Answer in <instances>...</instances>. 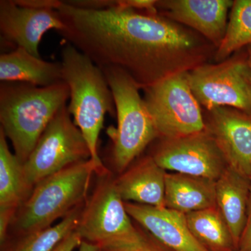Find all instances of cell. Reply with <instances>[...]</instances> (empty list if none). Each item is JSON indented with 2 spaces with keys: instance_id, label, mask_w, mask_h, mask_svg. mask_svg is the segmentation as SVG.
I'll return each mask as SVG.
<instances>
[{
  "instance_id": "obj_9",
  "label": "cell",
  "mask_w": 251,
  "mask_h": 251,
  "mask_svg": "<svg viewBox=\"0 0 251 251\" xmlns=\"http://www.w3.org/2000/svg\"><path fill=\"white\" fill-rule=\"evenodd\" d=\"M198 101L208 110L229 107L251 115V69L248 53H237L219 64H201L188 72Z\"/></svg>"
},
{
  "instance_id": "obj_18",
  "label": "cell",
  "mask_w": 251,
  "mask_h": 251,
  "mask_svg": "<svg viewBox=\"0 0 251 251\" xmlns=\"http://www.w3.org/2000/svg\"><path fill=\"white\" fill-rule=\"evenodd\" d=\"M216 205V181L181 173L166 175L165 206L187 214Z\"/></svg>"
},
{
  "instance_id": "obj_4",
  "label": "cell",
  "mask_w": 251,
  "mask_h": 251,
  "mask_svg": "<svg viewBox=\"0 0 251 251\" xmlns=\"http://www.w3.org/2000/svg\"><path fill=\"white\" fill-rule=\"evenodd\" d=\"M97 175L90 159L67 167L34 186L30 196L18 209L8 237L42 230L63 219L88 198L91 181Z\"/></svg>"
},
{
  "instance_id": "obj_11",
  "label": "cell",
  "mask_w": 251,
  "mask_h": 251,
  "mask_svg": "<svg viewBox=\"0 0 251 251\" xmlns=\"http://www.w3.org/2000/svg\"><path fill=\"white\" fill-rule=\"evenodd\" d=\"M55 9L18 4L15 0L0 1V32L4 40L40 57L41 39L50 29H64Z\"/></svg>"
},
{
  "instance_id": "obj_2",
  "label": "cell",
  "mask_w": 251,
  "mask_h": 251,
  "mask_svg": "<svg viewBox=\"0 0 251 251\" xmlns=\"http://www.w3.org/2000/svg\"><path fill=\"white\" fill-rule=\"evenodd\" d=\"M63 80L70 92L69 113L90 148L97 176L108 173L99 156V135L106 113L116 111L112 91L103 71L85 54L67 43L62 50Z\"/></svg>"
},
{
  "instance_id": "obj_14",
  "label": "cell",
  "mask_w": 251,
  "mask_h": 251,
  "mask_svg": "<svg viewBox=\"0 0 251 251\" xmlns=\"http://www.w3.org/2000/svg\"><path fill=\"white\" fill-rule=\"evenodd\" d=\"M233 3L230 0H166L157 1L156 6L163 16L198 31L217 49L226 35L227 14Z\"/></svg>"
},
{
  "instance_id": "obj_28",
  "label": "cell",
  "mask_w": 251,
  "mask_h": 251,
  "mask_svg": "<svg viewBox=\"0 0 251 251\" xmlns=\"http://www.w3.org/2000/svg\"></svg>"
},
{
  "instance_id": "obj_26",
  "label": "cell",
  "mask_w": 251,
  "mask_h": 251,
  "mask_svg": "<svg viewBox=\"0 0 251 251\" xmlns=\"http://www.w3.org/2000/svg\"><path fill=\"white\" fill-rule=\"evenodd\" d=\"M78 251H101V249L99 246L95 244H90V243L83 242L78 248Z\"/></svg>"
},
{
  "instance_id": "obj_17",
  "label": "cell",
  "mask_w": 251,
  "mask_h": 251,
  "mask_svg": "<svg viewBox=\"0 0 251 251\" xmlns=\"http://www.w3.org/2000/svg\"><path fill=\"white\" fill-rule=\"evenodd\" d=\"M0 80L49 87L64 82L62 64L46 62L17 47L0 56Z\"/></svg>"
},
{
  "instance_id": "obj_13",
  "label": "cell",
  "mask_w": 251,
  "mask_h": 251,
  "mask_svg": "<svg viewBox=\"0 0 251 251\" xmlns=\"http://www.w3.org/2000/svg\"><path fill=\"white\" fill-rule=\"evenodd\" d=\"M125 206L132 220L167 251H208L191 233L186 214L166 206L133 202H125Z\"/></svg>"
},
{
  "instance_id": "obj_5",
  "label": "cell",
  "mask_w": 251,
  "mask_h": 251,
  "mask_svg": "<svg viewBox=\"0 0 251 251\" xmlns=\"http://www.w3.org/2000/svg\"><path fill=\"white\" fill-rule=\"evenodd\" d=\"M101 70L112 91L116 109L117 127L108 130L112 141L109 161L119 175L158 138V135L136 82L118 68L104 67Z\"/></svg>"
},
{
  "instance_id": "obj_10",
  "label": "cell",
  "mask_w": 251,
  "mask_h": 251,
  "mask_svg": "<svg viewBox=\"0 0 251 251\" xmlns=\"http://www.w3.org/2000/svg\"><path fill=\"white\" fill-rule=\"evenodd\" d=\"M166 172L216 181L227 168L215 139L207 128L173 139H161L151 153Z\"/></svg>"
},
{
  "instance_id": "obj_22",
  "label": "cell",
  "mask_w": 251,
  "mask_h": 251,
  "mask_svg": "<svg viewBox=\"0 0 251 251\" xmlns=\"http://www.w3.org/2000/svg\"><path fill=\"white\" fill-rule=\"evenodd\" d=\"M251 45V0H236L231 8L224 40L214 59L221 62L243 47Z\"/></svg>"
},
{
  "instance_id": "obj_27",
  "label": "cell",
  "mask_w": 251,
  "mask_h": 251,
  "mask_svg": "<svg viewBox=\"0 0 251 251\" xmlns=\"http://www.w3.org/2000/svg\"><path fill=\"white\" fill-rule=\"evenodd\" d=\"M248 57H249V64H250L251 69V45L248 46L247 49Z\"/></svg>"
},
{
  "instance_id": "obj_24",
  "label": "cell",
  "mask_w": 251,
  "mask_h": 251,
  "mask_svg": "<svg viewBox=\"0 0 251 251\" xmlns=\"http://www.w3.org/2000/svg\"><path fill=\"white\" fill-rule=\"evenodd\" d=\"M251 251V181L249 203H248L247 219L245 228L243 232L238 251Z\"/></svg>"
},
{
  "instance_id": "obj_8",
  "label": "cell",
  "mask_w": 251,
  "mask_h": 251,
  "mask_svg": "<svg viewBox=\"0 0 251 251\" xmlns=\"http://www.w3.org/2000/svg\"><path fill=\"white\" fill-rule=\"evenodd\" d=\"M71 115L67 105H63L23 165L25 177L33 189L48 176L90 159V148Z\"/></svg>"
},
{
  "instance_id": "obj_15",
  "label": "cell",
  "mask_w": 251,
  "mask_h": 251,
  "mask_svg": "<svg viewBox=\"0 0 251 251\" xmlns=\"http://www.w3.org/2000/svg\"><path fill=\"white\" fill-rule=\"evenodd\" d=\"M166 173L148 155L137 158L115 176V182L125 202L161 207L165 206Z\"/></svg>"
},
{
  "instance_id": "obj_3",
  "label": "cell",
  "mask_w": 251,
  "mask_h": 251,
  "mask_svg": "<svg viewBox=\"0 0 251 251\" xmlns=\"http://www.w3.org/2000/svg\"><path fill=\"white\" fill-rule=\"evenodd\" d=\"M69 97V87L64 82L49 87L1 82L0 128L11 141L14 154L23 165Z\"/></svg>"
},
{
  "instance_id": "obj_20",
  "label": "cell",
  "mask_w": 251,
  "mask_h": 251,
  "mask_svg": "<svg viewBox=\"0 0 251 251\" xmlns=\"http://www.w3.org/2000/svg\"><path fill=\"white\" fill-rule=\"evenodd\" d=\"M186 218L191 233L208 251H237L217 206L188 213Z\"/></svg>"
},
{
  "instance_id": "obj_6",
  "label": "cell",
  "mask_w": 251,
  "mask_h": 251,
  "mask_svg": "<svg viewBox=\"0 0 251 251\" xmlns=\"http://www.w3.org/2000/svg\"><path fill=\"white\" fill-rule=\"evenodd\" d=\"M115 176L110 171L97 176L75 229L83 242L105 247L136 242L143 237V229L134 226L126 209Z\"/></svg>"
},
{
  "instance_id": "obj_12",
  "label": "cell",
  "mask_w": 251,
  "mask_h": 251,
  "mask_svg": "<svg viewBox=\"0 0 251 251\" xmlns=\"http://www.w3.org/2000/svg\"><path fill=\"white\" fill-rule=\"evenodd\" d=\"M205 122L227 167L251 180V115L220 107L209 110Z\"/></svg>"
},
{
  "instance_id": "obj_19",
  "label": "cell",
  "mask_w": 251,
  "mask_h": 251,
  "mask_svg": "<svg viewBox=\"0 0 251 251\" xmlns=\"http://www.w3.org/2000/svg\"><path fill=\"white\" fill-rule=\"evenodd\" d=\"M32 191L25 177L22 163L11 152L0 128V210L16 214Z\"/></svg>"
},
{
  "instance_id": "obj_16",
  "label": "cell",
  "mask_w": 251,
  "mask_h": 251,
  "mask_svg": "<svg viewBox=\"0 0 251 251\" xmlns=\"http://www.w3.org/2000/svg\"><path fill=\"white\" fill-rule=\"evenodd\" d=\"M251 181L228 167L216 181V205L228 226L237 251L247 224Z\"/></svg>"
},
{
  "instance_id": "obj_25",
  "label": "cell",
  "mask_w": 251,
  "mask_h": 251,
  "mask_svg": "<svg viewBox=\"0 0 251 251\" xmlns=\"http://www.w3.org/2000/svg\"><path fill=\"white\" fill-rule=\"evenodd\" d=\"M82 241L75 231L67 235L52 251H74L78 249Z\"/></svg>"
},
{
  "instance_id": "obj_1",
  "label": "cell",
  "mask_w": 251,
  "mask_h": 251,
  "mask_svg": "<svg viewBox=\"0 0 251 251\" xmlns=\"http://www.w3.org/2000/svg\"><path fill=\"white\" fill-rule=\"evenodd\" d=\"M56 11L62 38L100 69L126 73L140 90L204 64L214 46L159 12L125 7L120 0L102 9L60 1Z\"/></svg>"
},
{
  "instance_id": "obj_23",
  "label": "cell",
  "mask_w": 251,
  "mask_h": 251,
  "mask_svg": "<svg viewBox=\"0 0 251 251\" xmlns=\"http://www.w3.org/2000/svg\"><path fill=\"white\" fill-rule=\"evenodd\" d=\"M143 232V237L136 242L100 247L101 251H168L146 232Z\"/></svg>"
},
{
  "instance_id": "obj_7",
  "label": "cell",
  "mask_w": 251,
  "mask_h": 251,
  "mask_svg": "<svg viewBox=\"0 0 251 251\" xmlns=\"http://www.w3.org/2000/svg\"><path fill=\"white\" fill-rule=\"evenodd\" d=\"M188 72L175 74L143 90L158 138H181L206 128L201 104L188 82Z\"/></svg>"
},
{
  "instance_id": "obj_21",
  "label": "cell",
  "mask_w": 251,
  "mask_h": 251,
  "mask_svg": "<svg viewBox=\"0 0 251 251\" xmlns=\"http://www.w3.org/2000/svg\"><path fill=\"white\" fill-rule=\"evenodd\" d=\"M84 204L51 227L25 235L8 237L1 245V251H53L64 238L76 229Z\"/></svg>"
}]
</instances>
